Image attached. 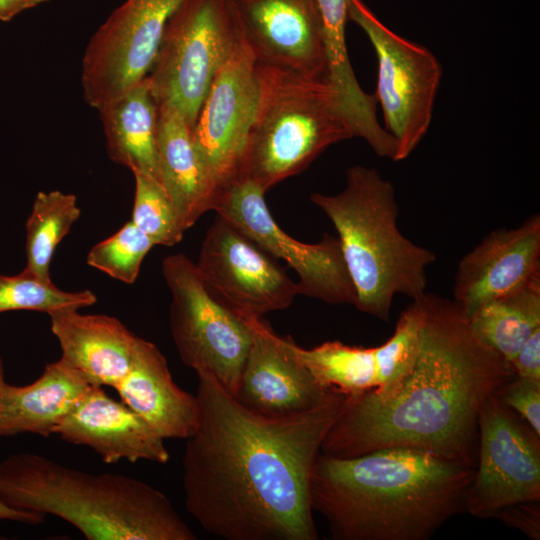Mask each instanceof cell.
Wrapping results in <instances>:
<instances>
[{
  "mask_svg": "<svg viewBox=\"0 0 540 540\" xmlns=\"http://www.w3.org/2000/svg\"><path fill=\"white\" fill-rule=\"evenodd\" d=\"M114 389L163 439H187L195 432L197 398L174 382L165 357L153 343L139 339L131 367Z\"/></svg>",
  "mask_w": 540,
  "mask_h": 540,
  "instance_id": "cell-21",
  "label": "cell"
},
{
  "mask_svg": "<svg viewBox=\"0 0 540 540\" xmlns=\"http://www.w3.org/2000/svg\"><path fill=\"white\" fill-rule=\"evenodd\" d=\"M5 383L3 360L0 356V393Z\"/></svg>",
  "mask_w": 540,
  "mask_h": 540,
  "instance_id": "cell-36",
  "label": "cell"
},
{
  "mask_svg": "<svg viewBox=\"0 0 540 540\" xmlns=\"http://www.w3.org/2000/svg\"><path fill=\"white\" fill-rule=\"evenodd\" d=\"M310 200L337 231L358 310L387 322L397 294L414 300L426 292L436 256L400 232L395 189L376 169L352 166L341 192Z\"/></svg>",
  "mask_w": 540,
  "mask_h": 540,
  "instance_id": "cell-5",
  "label": "cell"
},
{
  "mask_svg": "<svg viewBox=\"0 0 540 540\" xmlns=\"http://www.w3.org/2000/svg\"><path fill=\"white\" fill-rule=\"evenodd\" d=\"M53 434L93 449L106 463L147 460L165 464L170 455L164 440L122 401L93 386L56 426Z\"/></svg>",
  "mask_w": 540,
  "mask_h": 540,
  "instance_id": "cell-19",
  "label": "cell"
},
{
  "mask_svg": "<svg viewBox=\"0 0 540 540\" xmlns=\"http://www.w3.org/2000/svg\"><path fill=\"white\" fill-rule=\"evenodd\" d=\"M97 302L90 290L67 292L27 268L17 275H0V313L31 310L52 312L89 307Z\"/></svg>",
  "mask_w": 540,
  "mask_h": 540,
  "instance_id": "cell-27",
  "label": "cell"
},
{
  "mask_svg": "<svg viewBox=\"0 0 540 540\" xmlns=\"http://www.w3.org/2000/svg\"><path fill=\"white\" fill-rule=\"evenodd\" d=\"M255 183L234 178L221 187L211 210L233 223L271 256L283 259L298 274L300 294L329 304L356 303V291L337 237L325 234L313 244L300 242L275 222Z\"/></svg>",
  "mask_w": 540,
  "mask_h": 540,
  "instance_id": "cell-10",
  "label": "cell"
},
{
  "mask_svg": "<svg viewBox=\"0 0 540 540\" xmlns=\"http://www.w3.org/2000/svg\"><path fill=\"white\" fill-rule=\"evenodd\" d=\"M133 175L135 195L132 223L155 245L171 247L179 243L186 230L163 185L146 175Z\"/></svg>",
  "mask_w": 540,
  "mask_h": 540,
  "instance_id": "cell-28",
  "label": "cell"
},
{
  "mask_svg": "<svg viewBox=\"0 0 540 540\" xmlns=\"http://www.w3.org/2000/svg\"><path fill=\"white\" fill-rule=\"evenodd\" d=\"M315 1L322 18L327 68L333 74H345L351 69L345 35L347 0Z\"/></svg>",
  "mask_w": 540,
  "mask_h": 540,
  "instance_id": "cell-30",
  "label": "cell"
},
{
  "mask_svg": "<svg viewBox=\"0 0 540 540\" xmlns=\"http://www.w3.org/2000/svg\"><path fill=\"white\" fill-rule=\"evenodd\" d=\"M183 0H126L90 39L82 60L85 101L99 109L147 77L166 23Z\"/></svg>",
  "mask_w": 540,
  "mask_h": 540,
  "instance_id": "cell-13",
  "label": "cell"
},
{
  "mask_svg": "<svg viewBox=\"0 0 540 540\" xmlns=\"http://www.w3.org/2000/svg\"><path fill=\"white\" fill-rule=\"evenodd\" d=\"M510 365L515 376L540 380V327L522 345Z\"/></svg>",
  "mask_w": 540,
  "mask_h": 540,
  "instance_id": "cell-33",
  "label": "cell"
},
{
  "mask_svg": "<svg viewBox=\"0 0 540 540\" xmlns=\"http://www.w3.org/2000/svg\"><path fill=\"white\" fill-rule=\"evenodd\" d=\"M63 358L92 385L115 388L128 373L140 337L117 318L76 309L48 314Z\"/></svg>",
  "mask_w": 540,
  "mask_h": 540,
  "instance_id": "cell-20",
  "label": "cell"
},
{
  "mask_svg": "<svg viewBox=\"0 0 540 540\" xmlns=\"http://www.w3.org/2000/svg\"><path fill=\"white\" fill-rule=\"evenodd\" d=\"M497 395L540 436V380L514 376Z\"/></svg>",
  "mask_w": 540,
  "mask_h": 540,
  "instance_id": "cell-31",
  "label": "cell"
},
{
  "mask_svg": "<svg viewBox=\"0 0 540 540\" xmlns=\"http://www.w3.org/2000/svg\"><path fill=\"white\" fill-rule=\"evenodd\" d=\"M255 63L326 79L323 24L315 0H230Z\"/></svg>",
  "mask_w": 540,
  "mask_h": 540,
  "instance_id": "cell-15",
  "label": "cell"
},
{
  "mask_svg": "<svg viewBox=\"0 0 540 540\" xmlns=\"http://www.w3.org/2000/svg\"><path fill=\"white\" fill-rule=\"evenodd\" d=\"M198 425L183 457L185 506L227 540H316L310 480L322 441L346 395L303 413L268 417L197 373Z\"/></svg>",
  "mask_w": 540,
  "mask_h": 540,
  "instance_id": "cell-1",
  "label": "cell"
},
{
  "mask_svg": "<svg viewBox=\"0 0 540 540\" xmlns=\"http://www.w3.org/2000/svg\"><path fill=\"white\" fill-rule=\"evenodd\" d=\"M240 43L230 0H183L147 75L157 105L173 107L193 128L217 72Z\"/></svg>",
  "mask_w": 540,
  "mask_h": 540,
  "instance_id": "cell-7",
  "label": "cell"
},
{
  "mask_svg": "<svg viewBox=\"0 0 540 540\" xmlns=\"http://www.w3.org/2000/svg\"><path fill=\"white\" fill-rule=\"evenodd\" d=\"M540 274V215L491 231L459 261L453 300L470 317L483 305L523 288Z\"/></svg>",
  "mask_w": 540,
  "mask_h": 540,
  "instance_id": "cell-18",
  "label": "cell"
},
{
  "mask_svg": "<svg viewBox=\"0 0 540 540\" xmlns=\"http://www.w3.org/2000/svg\"><path fill=\"white\" fill-rule=\"evenodd\" d=\"M100 119L112 161L161 183L158 150V105L147 77L102 105Z\"/></svg>",
  "mask_w": 540,
  "mask_h": 540,
  "instance_id": "cell-24",
  "label": "cell"
},
{
  "mask_svg": "<svg viewBox=\"0 0 540 540\" xmlns=\"http://www.w3.org/2000/svg\"><path fill=\"white\" fill-rule=\"evenodd\" d=\"M419 299L423 320L410 370L385 397L346 396L321 453L346 458L408 447L475 467L481 406L515 375L454 300L426 292Z\"/></svg>",
  "mask_w": 540,
  "mask_h": 540,
  "instance_id": "cell-2",
  "label": "cell"
},
{
  "mask_svg": "<svg viewBox=\"0 0 540 540\" xmlns=\"http://www.w3.org/2000/svg\"><path fill=\"white\" fill-rule=\"evenodd\" d=\"M49 0H0V21L8 22L20 13Z\"/></svg>",
  "mask_w": 540,
  "mask_h": 540,
  "instance_id": "cell-34",
  "label": "cell"
},
{
  "mask_svg": "<svg viewBox=\"0 0 540 540\" xmlns=\"http://www.w3.org/2000/svg\"><path fill=\"white\" fill-rule=\"evenodd\" d=\"M195 265L209 293L241 319L288 308L300 294L297 282L269 253L219 215Z\"/></svg>",
  "mask_w": 540,
  "mask_h": 540,
  "instance_id": "cell-12",
  "label": "cell"
},
{
  "mask_svg": "<svg viewBox=\"0 0 540 540\" xmlns=\"http://www.w3.org/2000/svg\"><path fill=\"white\" fill-rule=\"evenodd\" d=\"M495 518L521 530L533 540L540 538L539 502H522L508 506L501 510Z\"/></svg>",
  "mask_w": 540,
  "mask_h": 540,
  "instance_id": "cell-32",
  "label": "cell"
},
{
  "mask_svg": "<svg viewBox=\"0 0 540 540\" xmlns=\"http://www.w3.org/2000/svg\"><path fill=\"white\" fill-rule=\"evenodd\" d=\"M155 244L132 221L115 234L94 245L87 264L121 282L132 284L145 256Z\"/></svg>",
  "mask_w": 540,
  "mask_h": 540,
  "instance_id": "cell-29",
  "label": "cell"
},
{
  "mask_svg": "<svg viewBox=\"0 0 540 540\" xmlns=\"http://www.w3.org/2000/svg\"><path fill=\"white\" fill-rule=\"evenodd\" d=\"M0 500L54 515L88 540H195L158 489L126 475L93 474L33 453L0 463Z\"/></svg>",
  "mask_w": 540,
  "mask_h": 540,
  "instance_id": "cell-4",
  "label": "cell"
},
{
  "mask_svg": "<svg viewBox=\"0 0 540 540\" xmlns=\"http://www.w3.org/2000/svg\"><path fill=\"white\" fill-rule=\"evenodd\" d=\"M93 386L63 358L47 364L31 384L5 383L0 393V436L48 437Z\"/></svg>",
  "mask_w": 540,
  "mask_h": 540,
  "instance_id": "cell-22",
  "label": "cell"
},
{
  "mask_svg": "<svg viewBox=\"0 0 540 540\" xmlns=\"http://www.w3.org/2000/svg\"><path fill=\"white\" fill-rule=\"evenodd\" d=\"M257 97L255 60L242 42L217 72L193 127L216 193L236 177Z\"/></svg>",
  "mask_w": 540,
  "mask_h": 540,
  "instance_id": "cell-16",
  "label": "cell"
},
{
  "mask_svg": "<svg viewBox=\"0 0 540 540\" xmlns=\"http://www.w3.org/2000/svg\"><path fill=\"white\" fill-rule=\"evenodd\" d=\"M157 150L161 184L188 230L211 210L216 188L195 143L193 128L167 105H158Z\"/></svg>",
  "mask_w": 540,
  "mask_h": 540,
  "instance_id": "cell-23",
  "label": "cell"
},
{
  "mask_svg": "<svg viewBox=\"0 0 540 540\" xmlns=\"http://www.w3.org/2000/svg\"><path fill=\"white\" fill-rule=\"evenodd\" d=\"M80 215L75 195L59 190L38 192L26 221L25 268L51 280L50 264L55 250Z\"/></svg>",
  "mask_w": 540,
  "mask_h": 540,
  "instance_id": "cell-26",
  "label": "cell"
},
{
  "mask_svg": "<svg viewBox=\"0 0 540 540\" xmlns=\"http://www.w3.org/2000/svg\"><path fill=\"white\" fill-rule=\"evenodd\" d=\"M348 19L367 35L378 61L377 89L385 130L397 146L396 161L406 159L425 137L442 78V67L425 46L383 24L362 0H347Z\"/></svg>",
  "mask_w": 540,
  "mask_h": 540,
  "instance_id": "cell-9",
  "label": "cell"
},
{
  "mask_svg": "<svg viewBox=\"0 0 540 540\" xmlns=\"http://www.w3.org/2000/svg\"><path fill=\"white\" fill-rule=\"evenodd\" d=\"M478 463L464 509L495 518L504 508L540 501V436L499 399L486 398L478 416Z\"/></svg>",
  "mask_w": 540,
  "mask_h": 540,
  "instance_id": "cell-11",
  "label": "cell"
},
{
  "mask_svg": "<svg viewBox=\"0 0 540 540\" xmlns=\"http://www.w3.org/2000/svg\"><path fill=\"white\" fill-rule=\"evenodd\" d=\"M469 323L480 340L511 364L540 327V274L520 290L480 307Z\"/></svg>",
  "mask_w": 540,
  "mask_h": 540,
  "instance_id": "cell-25",
  "label": "cell"
},
{
  "mask_svg": "<svg viewBox=\"0 0 540 540\" xmlns=\"http://www.w3.org/2000/svg\"><path fill=\"white\" fill-rule=\"evenodd\" d=\"M162 273L171 293V334L182 362L211 375L235 397L251 345L248 325L209 293L186 255L167 256Z\"/></svg>",
  "mask_w": 540,
  "mask_h": 540,
  "instance_id": "cell-8",
  "label": "cell"
},
{
  "mask_svg": "<svg viewBox=\"0 0 540 540\" xmlns=\"http://www.w3.org/2000/svg\"><path fill=\"white\" fill-rule=\"evenodd\" d=\"M1 520L35 525L44 521V515L10 507L0 500V521Z\"/></svg>",
  "mask_w": 540,
  "mask_h": 540,
  "instance_id": "cell-35",
  "label": "cell"
},
{
  "mask_svg": "<svg viewBox=\"0 0 540 540\" xmlns=\"http://www.w3.org/2000/svg\"><path fill=\"white\" fill-rule=\"evenodd\" d=\"M243 320L251 345L235 396L241 405L264 416L285 417L311 410L335 392L318 384L297 359L291 339L275 334L262 318Z\"/></svg>",
  "mask_w": 540,
  "mask_h": 540,
  "instance_id": "cell-17",
  "label": "cell"
},
{
  "mask_svg": "<svg viewBox=\"0 0 540 540\" xmlns=\"http://www.w3.org/2000/svg\"><path fill=\"white\" fill-rule=\"evenodd\" d=\"M422 320L423 308L418 297L401 312L393 335L380 346L362 348L327 341L305 349L293 342L292 349L322 387L346 396L370 391L385 397L414 362Z\"/></svg>",
  "mask_w": 540,
  "mask_h": 540,
  "instance_id": "cell-14",
  "label": "cell"
},
{
  "mask_svg": "<svg viewBox=\"0 0 540 540\" xmlns=\"http://www.w3.org/2000/svg\"><path fill=\"white\" fill-rule=\"evenodd\" d=\"M475 467L432 452L393 447L355 457L319 453L313 511L339 540H426L464 509Z\"/></svg>",
  "mask_w": 540,
  "mask_h": 540,
  "instance_id": "cell-3",
  "label": "cell"
},
{
  "mask_svg": "<svg viewBox=\"0 0 540 540\" xmlns=\"http://www.w3.org/2000/svg\"><path fill=\"white\" fill-rule=\"evenodd\" d=\"M255 72L257 103L236 177L266 192L354 134L327 79L257 63Z\"/></svg>",
  "mask_w": 540,
  "mask_h": 540,
  "instance_id": "cell-6",
  "label": "cell"
}]
</instances>
